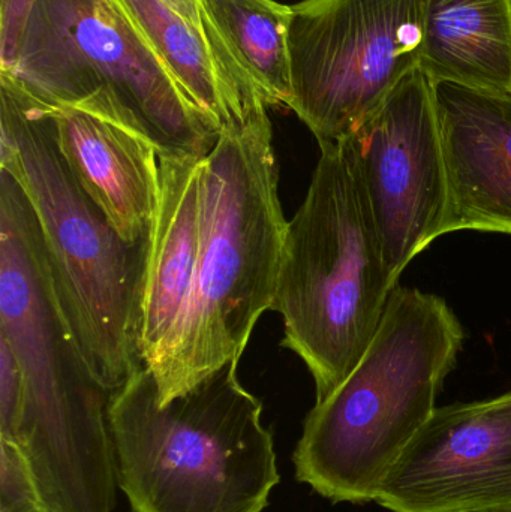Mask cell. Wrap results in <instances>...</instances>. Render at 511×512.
I'll list each match as a JSON object with an SVG mask.
<instances>
[{
	"label": "cell",
	"instance_id": "obj_21",
	"mask_svg": "<svg viewBox=\"0 0 511 512\" xmlns=\"http://www.w3.org/2000/svg\"><path fill=\"white\" fill-rule=\"evenodd\" d=\"M492 512H511V505H509V507L500 508V510H495Z\"/></svg>",
	"mask_w": 511,
	"mask_h": 512
},
{
	"label": "cell",
	"instance_id": "obj_9",
	"mask_svg": "<svg viewBox=\"0 0 511 512\" xmlns=\"http://www.w3.org/2000/svg\"><path fill=\"white\" fill-rule=\"evenodd\" d=\"M338 143L399 280L443 236L446 222V164L431 78L417 66Z\"/></svg>",
	"mask_w": 511,
	"mask_h": 512
},
{
	"label": "cell",
	"instance_id": "obj_2",
	"mask_svg": "<svg viewBox=\"0 0 511 512\" xmlns=\"http://www.w3.org/2000/svg\"><path fill=\"white\" fill-rule=\"evenodd\" d=\"M267 111L258 101L204 156L194 292L170 357L153 376L161 405L240 361L272 310L288 221Z\"/></svg>",
	"mask_w": 511,
	"mask_h": 512
},
{
	"label": "cell",
	"instance_id": "obj_19",
	"mask_svg": "<svg viewBox=\"0 0 511 512\" xmlns=\"http://www.w3.org/2000/svg\"><path fill=\"white\" fill-rule=\"evenodd\" d=\"M35 0H0V69L9 71Z\"/></svg>",
	"mask_w": 511,
	"mask_h": 512
},
{
	"label": "cell",
	"instance_id": "obj_18",
	"mask_svg": "<svg viewBox=\"0 0 511 512\" xmlns=\"http://www.w3.org/2000/svg\"><path fill=\"white\" fill-rule=\"evenodd\" d=\"M23 409V378L17 360L0 339V439L15 441Z\"/></svg>",
	"mask_w": 511,
	"mask_h": 512
},
{
	"label": "cell",
	"instance_id": "obj_6",
	"mask_svg": "<svg viewBox=\"0 0 511 512\" xmlns=\"http://www.w3.org/2000/svg\"><path fill=\"white\" fill-rule=\"evenodd\" d=\"M318 146L311 185L288 221L272 307L284 321L281 345L314 378L315 402L357 366L398 283L341 144Z\"/></svg>",
	"mask_w": 511,
	"mask_h": 512
},
{
	"label": "cell",
	"instance_id": "obj_17",
	"mask_svg": "<svg viewBox=\"0 0 511 512\" xmlns=\"http://www.w3.org/2000/svg\"><path fill=\"white\" fill-rule=\"evenodd\" d=\"M0 512H48L23 451L0 439Z\"/></svg>",
	"mask_w": 511,
	"mask_h": 512
},
{
	"label": "cell",
	"instance_id": "obj_20",
	"mask_svg": "<svg viewBox=\"0 0 511 512\" xmlns=\"http://www.w3.org/2000/svg\"><path fill=\"white\" fill-rule=\"evenodd\" d=\"M165 2H167L174 11L179 12L189 24H192V26L197 27L198 30L203 32L197 0H165Z\"/></svg>",
	"mask_w": 511,
	"mask_h": 512
},
{
	"label": "cell",
	"instance_id": "obj_13",
	"mask_svg": "<svg viewBox=\"0 0 511 512\" xmlns=\"http://www.w3.org/2000/svg\"><path fill=\"white\" fill-rule=\"evenodd\" d=\"M51 111L60 152L81 188L126 243H146L159 198L158 146L84 111Z\"/></svg>",
	"mask_w": 511,
	"mask_h": 512
},
{
	"label": "cell",
	"instance_id": "obj_3",
	"mask_svg": "<svg viewBox=\"0 0 511 512\" xmlns=\"http://www.w3.org/2000/svg\"><path fill=\"white\" fill-rule=\"evenodd\" d=\"M0 167L23 189L51 279L93 375L111 393L144 367L138 345L146 243L129 245L66 164L53 111L0 71Z\"/></svg>",
	"mask_w": 511,
	"mask_h": 512
},
{
	"label": "cell",
	"instance_id": "obj_5",
	"mask_svg": "<svg viewBox=\"0 0 511 512\" xmlns=\"http://www.w3.org/2000/svg\"><path fill=\"white\" fill-rule=\"evenodd\" d=\"M230 361L188 393L159 403L141 367L113 394L117 486L131 512H263L278 486L263 403Z\"/></svg>",
	"mask_w": 511,
	"mask_h": 512
},
{
	"label": "cell",
	"instance_id": "obj_10",
	"mask_svg": "<svg viewBox=\"0 0 511 512\" xmlns=\"http://www.w3.org/2000/svg\"><path fill=\"white\" fill-rule=\"evenodd\" d=\"M393 512H492L511 505V391L435 409L378 492Z\"/></svg>",
	"mask_w": 511,
	"mask_h": 512
},
{
	"label": "cell",
	"instance_id": "obj_15",
	"mask_svg": "<svg viewBox=\"0 0 511 512\" xmlns=\"http://www.w3.org/2000/svg\"><path fill=\"white\" fill-rule=\"evenodd\" d=\"M192 102L218 126L243 122L261 98L245 95L221 68L212 45L165 0H114ZM264 102V101H263Z\"/></svg>",
	"mask_w": 511,
	"mask_h": 512
},
{
	"label": "cell",
	"instance_id": "obj_1",
	"mask_svg": "<svg viewBox=\"0 0 511 512\" xmlns=\"http://www.w3.org/2000/svg\"><path fill=\"white\" fill-rule=\"evenodd\" d=\"M0 339L23 378L14 444L48 512H113V393L93 375L51 279L32 207L0 170Z\"/></svg>",
	"mask_w": 511,
	"mask_h": 512
},
{
	"label": "cell",
	"instance_id": "obj_16",
	"mask_svg": "<svg viewBox=\"0 0 511 512\" xmlns=\"http://www.w3.org/2000/svg\"><path fill=\"white\" fill-rule=\"evenodd\" d=\"M207 41L221 45L267 108L291 98V6L275 0H197Z\"/></svg>",
	"mask_w": 511,
	"mask_h": 512
},
{
	"label": "cell",
	"instance_id": "obj_12",
	"mask_svg": "<svg viewBox=\"0 0 511 512\" xmlns=\"http://www.w3.org/2000/svg\"><path fill=\"white\" fill-rule=\"evenodd\" d=\"M204 156L159 153V198L144 255L138 324L141 361L153 376L170 357L194 292Z\"/></svg>",
	"mask_w": 511,
	"mask_h": 512
},
{
	"label": "cell",
	"instance_id": "obj_14",
	"mask_svg": "<svg viewBox=\"0 0 511 512\" xmlns=\"http://www.w3.org/2000/svg\"><path fill=\"white\" fill-rule=\"evenodd\" d=\"M419 66L434 83L511 92V0H423Z\"/></svg>",
	"mask_w": 511,
	"mask_h": 512
},
{
	"label": "cell",
	"instance_id": "obj_11",
	"mask_svg": "<svg viewBox=\"0 0 511 512\" xmlns=\"http://www.w3.org/2000/svg\"><path fill=\"white\" fill-rule=\"evenodd\" d=\"M434 96L447 176L443 236H511V92L437 81Z\"/></svg>",
	"mask_w": 511,
	"mask_h": 512
},
{
	"label": "cell",
	"instance_id": "obj_8",
	"mask_svg": "<svg viewBox=\"0 0 511 512\" xmlns=\"http://www.w3.org/2000/svg\"><path fill=\"white\" fill-rule=\"evenodd\" d=\"M293 111L318 143L350 135L419 66L423 0L291 5Z\"/></svg>",
	"mask_w": 511,
	"mask_h": 512
},
{
	"label": "cell",
	"instance_id": "obj_4",
	"mask_svg": "<svg viewBox=\"0 0 511 512\" xmlns=\"http://www.w3.org/2000/svg\"><path fill=\"white\" fill-rule=\"evenodd\" d=\"M464 340L444 298L395 288L357 366L306 415L293 454L297 481L333 504L375 502L438 408Z\"/></svg>",
	"mask_w": 511,
	"mask_h": 512
},
{
	"label": "cell",
	"instance_id": "obj_7",
	"mask_svg": "<svg viewBox=\"0 0 511 512\" xmlns=\"http://www.w3.org/2000/svg\"><path fill=\"white\" fill-rule=\"evenodd\" d=\"M5 72L45 105L131 129L159 153L207 155L221 132L114 0H35Z\"/></svg>",
	"mask_w": 511,
	"mask_h": 512
}]
</instances>
